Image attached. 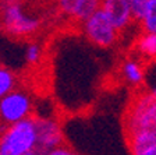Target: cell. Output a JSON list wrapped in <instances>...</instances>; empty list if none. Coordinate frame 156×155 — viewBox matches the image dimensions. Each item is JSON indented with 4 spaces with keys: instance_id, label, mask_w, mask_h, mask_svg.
<instances>
[{
    "instance_id": "ac0fdd59",
    "label": "cell",
    "mask_w": 156,
    "mask_h": 155,
    "mask_svg": "<svg viewBox=\"0 0 156 155\" xmlns=\"http://www.w3.org/2000/svg\"><path fill=\"white\" fill-rule=\"evenodd\" d=\"M151 92H152V94H153V95H156V87H153V88H152V90H151Z\"/></svg>"
},
{
    "instance_id": "6da1fadb",
    "label": "cell",
    "mask_w": 156,
    "mask_h": 155,
    "mask_svg": "<svg viewBox=\"0 0 156 155\" xmlns=\"http://www.w3.org/2000/svg\"><path fill=\"white\" fill-rule=\"evenodd\" d=\"M126 138L134 136L156 137V95L144 91L134 95L123 116Z\"/></svg>"
},
{
    "instance_id": "9a60e30c",
    "label": "cell",
    "mask_w": 156,
    "mask_h": 155,
    "mask_svg": "<svg viewBox=\"0 0 156 155\" xmlns=\"http://www.w3.org/2000/svg\"><path fill=\"white\" fill-rule=\"evenodd\" d=\"M131 7V11H133V17L136 23L141 20L144 11L146 9V4H148V0H128Z\"/></svg>"
},
{
    "instance_id": "8992f818",
    "label": "cell",
    "mask_w": 156,
    "mask_h": 155,
    "mask_svg": "<svg viewBox=\"0 0 156 155\" xmlns=\"http://www.w3.org/2000/svg\"><path fill=\"white\" fill-rule=\"evenodd\" d=\"M35 123L38 133V148H41L43 152L64 144L62 124L53 116H35Z\"/></svg>"
},
{
    "instance_id": "4fadbf2b",
    "label": "cell",
    "mask_w": 156,
    "mask_h": 155,
    "mask_svg": "<svg viewBox=\"0 0 156 155\" xmlns=\"http://www.w3.org/2000/svg\"><path fill=\"white\" fill-rule=\"evenodd\" d=\"M17 88V77L10 68L0 66V99Z\"/></svg>"
},
{
    "instance_id": "52a82bcc",
    "label": "cell",
    "mask_w": 156,
    "mask_h": 155,
    "mask_svg": "<svg viewBox=\"0 0 156 155\" xmlns=\"http://www.w3.org/2000/svg\"><path fill=\"white\" fill-rule=\"evenodd\" d=\"M101 9L120 32L128 28L134 21L128 0H102Z\"/></svg>"
},
{
    "instance_id": "ba28073f",
    "label": "cell",
    "mask_w": 156,
    "mask_h": 155,
    "mask_svg": "<svg viewBox=\"0 0 156 155\" xmlns=\"http://www.w3.org/2000/svg\"><path fill=\"white\" fill-rule=\"evenodd\" d=\"M60 13L73 21L82 23L101 9L102 0H56Z\"/></svg>"
},
{
    "instance_id": "5b68a950",
    "label": "cell",
    "mask_w": 156,
    "mask_h": 155,
    "mask_svg": "<svg viewBox=\"0 0 156 155\" xmlns=\"http://www.w3.org/2000/svg\"><path fill=\"white\" fill-rule=\"evenodd\" d=\"M34 99L29 92L16 88L0 99V122L6 126L32 116Z\"/></svg>"
},
{
    "instance_id": "8fae6325",
    "label": "cell",
    "mask_w": 156,
    "mask_h": 155,
    "mask_svg": "<svg viewBox=\"0 0 156 155\" xmlns=\"http://www.w3.org/2000/svg\"><path fill=\"white\" fill-rule=\"evenodd\" d=\"M135 49L146 59H156V34L142 32L135 42Z\"/></svg>"
},
{
    "instance_id": "3957f363",
    "label": "cell",
    "mask_w": 156,
    "mask_h": 155,
    "mask_svg": "<svg viewBox=\"0 0 156 155\" xmlns=\"http://www.w3.org/2000/svg\"><path fill=\"white\" fill-rule=\"evenodd\" d=\"M38 148L35 116L9 124L0 133V155H25Z\"/></svg>"
},
{
    "instance_id": "277c9868",
    "label": "cell",
    "mask_w": 156,
    "mask_h": 155,
    "mask_svg": "<svg viewBox=\"0 0 156 155\" xmlns=\"http://www.w3.org/2000/svg\"><path fill=\"white\" fill-rule=\"evenodd\" d=\"M84 36L98 48H112L116 45L120 31L112 24L102 9H98L92 16L81 23Z\"/></svg>"
},
{
    "instance_id": "7a4b0ae2",
    "label": "cell",
    "mask_w": 156,
    "mask_h": 155,
    "mask_svg": "<svg viewBox=\"0 0 156 155\" xmlns=\"http://www.w3.org/2000/svg\"><path fill=\"white\" fill-rule=\"evenodd\" d=\"M0 20L4 32L18 38L34 35L42 27L41 18L27 9L23 0H2Z\"/></svg>"
},
{
    "instance_id": "9c48e42d",
    "label": "cell",
    "mask_w": 156,
    "mask_h": 155,
    "mask_svg": "<svg viewBox=\"0 0 156 155\" xmlns=\"http://www.w3.org/2000/svg\"><path fill=\"white\" fill-rule=\"evenodd\" d=\"M131 155H156V137L134 136L127 138Z\"/></svg>"
},
{
    "instance_id": "2e32d148",
    "label": "cell",
    "mask_w": 156,
    "mask_h": 155,
    "mask_svg": "<svg viewBox=\"0 0 156 155\" xmlns=\"http://www.w3.org/2000/svg\"><path fill=\"white\" fill-rule=\"evenodd\" d=\"M45 155H81V154H78V152L74 151L73 148H70V147H67V146L63 144V146L57 147V148L45 152Z\"/></svg>"
},
{
    "instance_id": "30bf717a",
    "label": "cell",
    "mask_w": 156,
    "mask_h": 155,
    "mask_svg": "<svg viewBox=\"0 0 156 155\" xmlns=\"http://www.w3.org/2000/svg\"><path fill=\"white\" fill-rule=\"evenodd\" d=\"M121 76L126 83L135 87L144 81V68L140 61L134 59H127L121 65Z\"/></svg>"
},
{
    "instance_id": "e0dca14e",
    "label": "cell",
    "mask_w": 156,
    "mask_h": 155,
    "mask_svg": "<svg viewBox=\"0 0 156 155\" xmlns=\"http://www.w3.org/2000/svg\"><path fill=\"white\" fill-rule=\"evenodd\" d=\"M25 155H45V152H43L41 148H35V149H32V151L27 152Z\"/></svg>"
},
{
    "instance_id": "d6986e66",
    "label": "cell",
    "mask_w": 156,
    "mask_h": 155,
    "mask_svg": "<svg viewBox=\"0 0 156 155\" xmlns=\"http://www.w3.org/2000/svg\"><path fill=\"white\" fill-rule=\"evenodd\" d=\"M0 31H2V20H0Z\"/></svg>"
},
{
    "instance_id": "7c38bea8",
    "label": "cell",
    "mask_w": 156,
    "mask_h": 155,
    "mask_svg": "<svg viewBox=\"0 0 156 155\" xmlns=\"http://www.w3.org/2000/svg\"><path fill=\"white\" fill-rule=\"evenodd\" d=\"M138 23L141 24L142 32L156 34V0H148L146 9Z\"/></svg>"
},
{
    "instance_id": "5bb4252c",
    "label": "cell",
    "mask_w": 156,
    "mask_h": 155,
    "mask_svg": "<svg viewBox=\"0 0 156 155\" xmlns=\"http://www.w3.org/2000/svg\"><path fill=\"white\" fill-rule=\"evenodd\" d=\"M42 53H43L42 46L38 42L29 43L25 49V61L29 63V65H36L42 59Z\"/></svg>"
}]
</instances>
